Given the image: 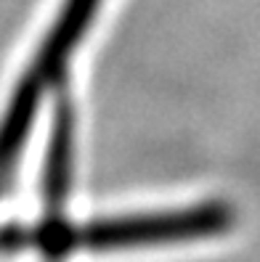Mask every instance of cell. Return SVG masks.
Instances as JSON below:
<instances>
[{"instance_id": "6da1fadb", "label": "cell", "mask_w": 260, "mask_h": 262, "mask_svg": "<svg viewBox=\"0 0 260 262\" xmlns=\"http://www.w3.org/2000/svg\"><path fill=\"white\" fill-rule=\"evenodd\" d=\"M234 225V209L226 204H196L186 209L128 214V217L93 220L83 225H69L64 220H48L32 233H13L11 246L32 244L53 257L72 252H109L130 246L170 244L221 236Z\"/></svg>"}, {"instance_id": "7a4b0ae2", "label": "cell", "mask_w": 260, "mask_h": 262, "mask_svg": "<svg viewBox=\"0 0 260 262\" xmlns=\"http://www.w3.org/2000/svg\"><path fill=\"white\" fill-rule=\"evenodd\" d=\"M98 3L101 0H64L61 3V13L56 24L45 35L35 64L27 69L24 80L19 82L11 103L6 106L3 119H0V178H8L11 167L29 135V127H32L35 112L45 96V90L64 72L74 45L83 40L88 24L93 21Z\"/></svg>"}]
</instances>
